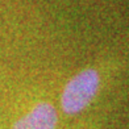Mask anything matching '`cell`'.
<instances>
[{
  "label": "cell",
  "instance_id": "cell-1",
  "mask_svg": "<svg viewBox=\"0 0 129 129\" xmlns=\"http://www.w3.org/2000/svg\"><path fill=\"white\" fill-rule=\"evenodd\" d=\"M100 84V78L96 70L87 69L70 79L63 88L61 105L64 113L75 115L83 111L95 98Z\"/></svg>",
  "mask_w": 129,
  "mask_h": 129
},
{
  "label": "cell",
  "instance_id": "cell-2",
  "mask_svg": "<svg viewBox=\"0 0 129 129\" xmlns=\"http://www.w3.org/2000/svg\"><path fill=\"white\" fill-rule=\"evenodd\" d=\"M57 111L50 103H40L26 115L20 117L12 129H55Z\"/></svg>",
  "mask_w": 129,
  "mask_h": 129
}]
</instances>
